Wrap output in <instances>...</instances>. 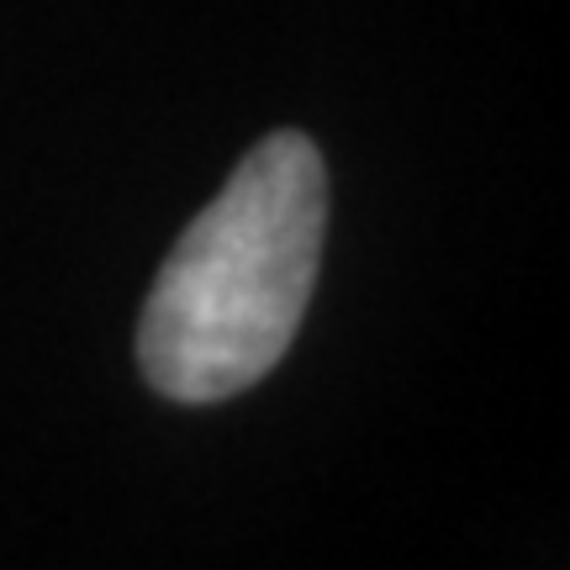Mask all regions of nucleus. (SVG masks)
<instances>
[{
    "mask_svg": "<svg viewBox=\"0 0 570 570\" xmlns=\"http://www.w3.org/2000/svg\"><path fill=\"white\" fill-rule=\"evenodd\" d=\"M327 233V164L306 132L254 142L169 248L142 302V381L185 407L265 381L296 344Z\"/></svg>",
    "mask_w": 570,
    "mask_h": 570,
    "instance_id": "nucleus-1",
    "label": "nucleus"
}]
</instances>
